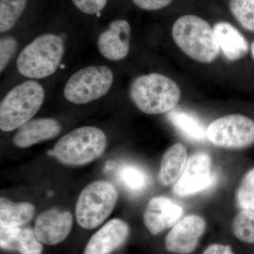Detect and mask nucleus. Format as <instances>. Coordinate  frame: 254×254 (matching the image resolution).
<instances>
[{
  "instance_id": "obj_1",
  "label": "nucleus",
  "mask_w": 254,
  "mask_h": 254,
  "mask_svg": "<svg viewBox=\"0 0 254 254\" xmlns=\"http://www.w3.org/2000/svg\"><path fill=\"white\" fill-rule=\"evenodd\" d=\"M172 36L185 54L198 63H212L220 53L213 28L205 20L194 15L179 18L172 28Z\"/></svg>"
},
{
  "instance_id": "obj_2",
  "label": "nucleus",
  "mask_w": 254,
  "mask_h": 254,
  "mask_svg": "<svg viewBox=\"0 0 254 254\" xmlns=\"http://www.w3.org/2000/svg\"><path fill=\"white\" fill-rule=\"evenodd\" d=\"M130 96L141 112L148 115L170 113L181 98L180 87L171 78L152 73L135 78L130 87Z\"/></svg>"
},
{
  "instance_id": "obj_3",
  "label": "nucleus",
  "mask_w": 254,
  "mask_h": 254,
  "mask_svg": "<svg viewBox=\"0 0 254 254\" xmlns=\"http://www.w3.org/2000/svg\"><path fill=\"white\" fill-rule=\"evenodd\" d=\"M106 145V135L101 129L83 127L62 137L48 154L64 165L81 166L101 156Z\"/></svg>"
},
{
  "instance_id": "obj_4",
  "label": "nucleus",
  "mask_w": 254,
  "mask_h": 254,
  "mask_svg": "<svg viewBox=\"0 0 254 254\" xmlns=\"http://www.w3.org/2000/svg\"><path fill=\"white\" fill-rule=\"evenodd\" d=\"M64 53V45L54 34L38 36L18 56V72L26 77L43 78L53 74L59 67Z\"/></svg>"
},
{
  "instance_id": "obj_5",
  "label": "nucleus",
  "mask_w": 254,
  "mask_h": 254,
  "mask_svg": "<svg viewBox=\"0 0 254 254\" xmlns=\"http://www.w3.org/2000/svg\"><path fill=\"white\" fill-rule=\"evenodd\" d=\"M45 92L41 84L28 81L10 91L0 105V128L11 131L30 121L43 105Z\"/></svg>"
},
{
  "instance_id": "obj_6",
  "label": "nucleus",
  "mask_w": 254,
  "mask_h": 254,
  "mask_svg": "<svg viewBox=\"0 0 254 254\" xmlns=\"http://www.w3.org/2000/svg\"><path fill=\"white\" fill-rule=\"evenodd\" d=\"M118 197V190L110 182H92L82 190L76 203L78 225L86 230L100 226L113 212Z\"/></svg>"
},
{
  "instance_id": "obj_7",
  "label": "nucleus",
  "mask_w": 254,
  "mask_h": 254,
  "mask_svg": "<svg viewBox=\"0 0 254 254\" xmlns=\"http://www.w3.org/2000/svg\"><path fill=\"white\" fill-rule=\"evenodd\" d=\"M113 80V73L107 66H88L70 77L65 85L64 94L71 103L86 104L108 94Z\"/></svg>"
},
{
  "instance_id": "obj_8",
  "label": "nucleus",
  "mask_w": 254,
  "mask_h": 254,
  "mask_svg": "<svg viewBox=\"0 0 254 254\" xmlns=\"http://www.w3.org/2000/svg\"><path fill=\"white\" fill-rule=\"evenodd\" d=\"M207 139L221 148H247L254 144V121L238 114L217 119L207 128Z\"/></svg>"
},
{
  "instance_id": "obj_9",
  "label": "nucleus",
  "mask_w": 254,
  "mask_h": 254,
  "mask_svg": "<svg viewBox=\"0 0 254 254\" xmlns=\"http://www.w3.org/2000/svg\"><path fill=\"white\" fill-rule=\"evenodd\" d=\"M206 230V222L198 215L185 217L171 228L165 239V248L173 254H191Z\"/></svg>"
},
{
  "instance_id": "obj_10",
  "label": "nucleus",
  "mask_w": 254,
  "mask_h": 254,
  "mask_svg": "<svg viewBox=\"0 0 254 254\" xmlns=\"http://www.w3.org/2000/svg\"><path fill=\"white\" fill-rule=\"evenodd\" d=\"M215 182V176L210 172V157L207 153H197L189 158L173 192L179 196L193 195L213 186Z\"/></svg>"
},
{
  "instance_id": "obj_11",
  "label": "nucleus",
  "mask_w": 254,
  "mask_h": 254,
  "mask_svg": "<svg viewBox=\"0 0 254 254\" xmlns=\"http://www.w3.org/2000/svg\"><path fill=\"white\" fill-rule=\"evenodd\" d=\"M72 225L71 213L51 209L41 213L37 218L33 229L36 237L43 245L55 246L66 240Z\"/></svg>"
},
{
  "instance_id": "obj_12",
  "label": "nucleus",
  "mask_w": 254,
  "mask_h": 254,
  "mask_svg": "<svg viewBox=\"0 0 254 254\" xmlns=\"http://www.w3.org/2000/svg\"><path fill=\"white\" fill-rule=\"evenodd\" d=\"M129 233L127 222L120 219H113L91 237L83 254H112L126 243Z\"/></svg>"
},
{
  "instance_id": "obj_13",
  "label": "nucleus",
  "mask_w": 254,
  "mask_h": 254,
  "mask_svg": "<svg viewBox=\"0 0 254 254\" xmlns=\"http://www.w3.org/2000/svg\"><path fill=\"white\" fill-rule=\"evenodd\" d=\"M183 210L180 205L165 196L152 198L147 205L143 222L151 235H158L172 228L181 218Z\"/></svg>"
},
{
  "instance_id": "obj_14",
  "label": "nucleus",
  "mask_w": 254,
  "mask_h": 254,
  "mask_svg": "<svg viewBox=\"0 0 254 254\" xmlns=\"http://www.w3.org/2000/svg\"><path fill=\"white\" fill-rule=\"evenodd\" d=\"M131 26L126 20H115L109 28L100 34L98 47L100 54L111 61L126 58L130 48Z\"/></svg>"
},
{
  "instance_id": "obj_15",
  "label": "nucleus",
  "mask_w": 254,
  "mask_h": 254,
  "mask_svg": "<svg viewBox=\"0 0 254 254\" xmlns=\"http://www.w3.org/2000/svg\"><path fill=\"white\" fill-rule=\"evenodd\" d=\"M0 247L19 254H42L43 244L31 227H0Z\"/></svg>"
},
{
  "instance_id": "obj_16",
  "label": "nucleus",
  "mask_w": 254,
  "mask_h": 254,
  "mask_svg": "<svg viewBox=\"0 0 254 254\" xmlns=\"http://www.w3.org/2000/svg\"><path fill=\"white\" fill-rule=\"evenodd\" d=\"M60 131V124L53 119L31 120L18 128L13 141L18 148H28L40 142L55 138Z\"/></svg>"
},
{
  "instance_id": "obj_17",
  "label": "nucleus",
  "mask_w": 254,
  "mask_h": 254,
  "mask_svg": "<svg viewBox=\"0 0 254 254\" xmlns=\"http://www.w3.org/2000/svg\"><path fill=\"white\" fill-rule=\"evenodd\" d=\"M213 28L220 49L227 60L238 61L247 56L250 50V44L233 25L220 21L215 24Z\"/></svg>"
},
{
  "instance_id": "obj_18",
  "label": "nucleus",
  "mask_w": 254,
  "mask_h": 254,
  "mask_svg": "<svg viewBox=\"0 0 254 254\" xmlns=\"http://www.w3.org/2000/svg\"><path fill=\"white\" fill-rule=\"evenodd\" d=\"M186 147L182 143L172 145L165 152L162 158L159 170L158 180L164 186H171L182 176L187 162Z\"/></svg>"
},
{
  "instance_id": "obj_19",
  "label": "nucleus",
  "mask_w": 254,
  "mask_h": 254,
  "mask_svg": "<svg viewBox=\"0 0 254 254\" xmlns=\"http://www.w3.org/2000/svg\"><path fill=\"white\" fill-rule=\"evenodd\" d=\"M35 213V207L29 203H14L0 198V227H18L27 225Z\"/></svg>"
},
{
  "instance_id": "obj_20",
  "label": "nucleus",
  "mask_w": 254,
  "mask_h": 254,
  "mask_svg": "<svg viewBox=\"0 0 254 254\" xmlns=\"http://www.w3.org/2000/svg\"><path fill=\"white\" fill-rule=\"evenodd\" d=\"M169 120L182 134L193 141H202L207 138V128L198 119L185 112L170 111Z\"/></svg>"
},
{
  "instance_id": "obj_21",
  "label": "nucleus",
  "mask_w": 254,
  "mask_h": 254,
  "mask_svg": "<svg viewBox=\"0 0 254 254\" xmlns=\"http://www.w3.org/2000/svg\"><path fill=\"white\" fill-rule=\"evenodd\" d=\"M117 177L123 187L133 193L143 191L149 183V179L144 170L136 165H123L118 169Z\"/></svg>"
},
{
  "instance_id": "obj_22",
  "label": "nucleus",
  "mask_w": 254,
  "mask_h": 254,
  "mask_svg": "<svg viewBox=\"0 0 254 254\" xmlns=\"http://www.w3.org/2000/svg\"><path fill=\"white\" fill-rule=\"evenodd\" d=\"M27 0H0V31H8L23 14Z\"/></svg>"
},
{
  "instance_id": "obj_23",
  "label": "nucleus",
  "mask_w": 254,
  "mask_h": 254,
  "mask_svg": "<svg viewBox=\"0 0 254 254\" xmlns=\"http://www.w3.org/2000/svg\"><path fill=\"white\" fill-rule=\"evenodd\" d=\"M232 230L240 242L254 245V212L241 210L234 220Z\"/></svg>"
},
{
  "instance_id": "obj_24",
  "label": "nucleus",
  "mask_w": 254,
  "mask_h": 254,
  "mask_svg": "<svg viewBox=\"0 0 254 254\" xmlns=\"http://www.w3.org/2000/svg\"><path fill=\"white\" fill-rule=\"evenodd\" d=\"M230 10L245 29L254 32V0H230Z\"/></svg>"
},
{
  "instance_id": "obj_25",
  "label": "nucleus",
  "mask_w": 254,
  "mask_h": 254,
  "mask_svg": "<svg viewBox=\"0 0 254 254\" xmlns=\"http://www.w3.org/2000/svg\"><path fill=\"white\" fill-rule=\"evenodd\" d=\"M236 199L242 210L254 212V168L244 177L237 191Z\"/></svg>"
},
{
  "instance_id": "obj_26",
  "label": "nucleus",
  "mask_w": 254,
  "mask_h": 254,
  "mask_svg": "<svg viewBox=\"0 0 254 254\" xmlns=\"http://www.w3.org/2000/svg\"><path fill=\"white\" fill-rule=\"evenodd\" d=\"M17 43L13 38H6L0 41V71L2 72L9 64L16 49Z\"/></svg>"
},
{
  "instance_id": "obj_27",
  "label": "nucleus",
  "mask_w": 254,
  "mask_h": 254,
  "mask_svg": "<svg viewBox=\"0 0 254 254\" xmlns=\"http://www.w3.org/2000/svg\"><path fill=\"white\" fill-rule=\"evenodd\" d=\"M75 6L87 14H98L104 9L108 0H71Z\"/></svg>"
},
{
  "instance_id": "obj_28",
  "label": "nucleus",
  "mask_w": 254,
  "mask_h": 254,
  "mask_svg": "<svg viewBox=\"0 0 254 254\" xmlns=\"http://www.w3.org/2000/svg\"><path fill=\"white\" fill-rule=\"evenodd\" d=\"M133 2L142 9L155 11L166 7L173 0H132Z\"/></svg>"
},
{
  "instance_id": "obj_29",
  "label": "nucleus",
  "mask_w": 254,
  "mask_h": 254,
  "mask_svg": "<svg viewBox=\"0 0 254 254\" xmlns=\"http://www.w3.org/2000/svg\"><path fill=\"white\" fill-rule=\"evenodd\" d=\"M202 254H235L230 245L214 243L209 245Z\"/></svg>"
},
{
  "instance_id": "obj_30",
  "label": "nucleus",
  "mask_w": 254,
  "mask_h": 254,
  "mask_svg": "<svg viewBox=\"0 0 254 254\" xmlns=\"http://www.w3.org/2000/svg\"><path fill=\"white\" fill-rule=\"evenodd\" d=\"M251 53H252V58L254 61V41L252 43L250 47Z\"/></svg>"
}]
</instances>
